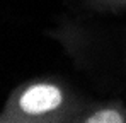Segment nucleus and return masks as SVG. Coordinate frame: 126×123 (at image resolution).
<instances>
[{
	"instance_id": "nucleus-2",
	"label": "nucleus",
	"mask_w": 126,
	"mask_h": 123,
	"mask_svg": "<svg viewBox=\"0 0 126 123\" xmlns=\"http://www.w3.org/2000/svg\"><path fill=\"white\" fill-rule=\"evenodd\" d=\"M85 122L87 123H121V122H125V120H123V116L116 109L106 108V109H99V111L89 115L85 118Z\"/></svg>"
},
{
	"instance_id": "nucleus-1",
	"label": "nucleus",
	"mask_w": 126,
	"mask_h": 123,
	"mask_svg": "<svg viewBox=\"0 0 126 123\" xmlns=\"http://www.w3.org/2000/svg\"><path fill=\"white\" fill-rule=\"evenodd\" d=\"M63 104V92L55 84H34L19 98V109L29 116H43Z\"/></svg>"
}]
</instances>
